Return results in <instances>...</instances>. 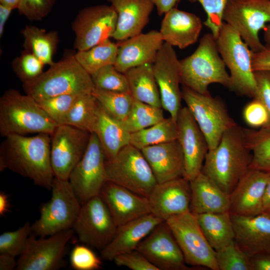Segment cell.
Segmentation results:
<instances>
[{
    "label": "cell",
    "instance_id": "obj_7",
    "mask_svg": "<svg viewBox=\"0 0 270 270\" xmlns=\"http://www.w3.org/2000/svg\"><path fill=\"white\" fill-rule=\"evenodd\" d=\"M50 200L40 208V216L32 225L31 234L46 237L72 228L82 204L68 180L54 178Z\"/></svg>",
    "mask_w": 270,
    "mask_h": 270
},
{
    "label": "cell",
    "instance_id": "obj_59",
    "mask_svg": "<svg viewBox=\"0 0 270 270\" xmlns=\"http://www.w3.org/2000/svg\"><path fill=\"white\" fill-rule=\"evenodd\" d=\"M264 32V39L266 42V47L270 49V24L266 27Z\"/></svg>",
    "mask_w": 270,
    "mask_h": 270
},
{
    "label": "cell",
    "instance_id": "obj_21",
    "mask_svg": "<svg viewBox=\"0 0 270 270\" xmlns=\"http://www.w3.org/2000/svg\"><path fill=\"white\" fill-rule=\"evenodd\" d=\"M270 172L250 168L230 194V214L252 216L262 213V200Z\"/></svg>",
    "mask_w": 270,
    "mask_h": 270
},
{
    "label": "cell",
    "instance_id": "obj_25",
    "mask_svg": "<svg viewBox=\"0 0 270 270\" xmlns=\"http://www.w3.org/2000/svg\"><path fill=\"white\" fill-rule=\"evenodd\" d=\"M158 184L184 176V162L177 140L142 148Z\"/></svg>",
    "mask_w": 270,
    "mask_h": 270
},
{
    "label": "cell",
    "instance_id": "obj_19",
    "mask_svg": "<svg viewBox=\"0 0 270 270\" xmlns=\"http://www.w3.org/2000/svg\"><path fill=\"white\" fill-rule=\"evenodd\" d=\"M177 140L182 148L184 162V177L189 181L200 172L209 150L207 140L186 106L182 107L176 121Z\"/></svg>",
    "mask_w": 270,
    "mask_h": 270
},
{
    "label": "cell",
    "instance_id": "obj_40",
    "mask_svg": "<svg viewBox=\"0 0 270 270\" xmlns=\"http://www.w3.org/2000/svg\"><path fill=\"white\" fill-rule=\"evenodd\" d=\"M215 252L219 270H252L250 257L238 247L234 240Z\"/></svg>",
    "mask_w": 270,
    "mask_h": 270
},
{
    "label": "cell",
    "instance_id": "obj_1",
    "mask_svg": "<svg viewBox=\"0 0 270 270\" xmlns=\"http://www.w3.org/2000/svg\"><path fill=\"white\" fill-rule=\"evenodd\" d=\"M50 135L12 134L0 146V172L9 170L39 186L51 190L54 178L50 161Z\"/></svg>",
    "mask_w": 270,
    "mask_h": 270
},
{
    "label": "cell",
    "instance_id": "obj_14",
    "mask_svg": "<svg viewBox=\"0 0 270 270\" xmlns=\"http://www.w3.org/2000/svg\"><path fill=\"white\" fill-rule=\"evenodd\" d=\"M90 134L67 124L56 128L50 136V161L54 178L68 180L86 150Z\"/></svg>",
    "mask_w": 270,
    "mask_h": 270
},
{
    "label": "cell",
    "instance_id": "obj_12",
    "mask_svg": "<svg viewBox=\"0 0 270 270\" xmlns=\"http://www.w3.org/2000/svg\"><path fill=\"white\" fill-rule=\"evenodd\" d=\"M118 226L100 196L84 203L72 229L79 240L102 251L112 240Z\"/></svg>",
    "mask_w": 270,
    "mask_h": 270
},
{
    "label": "cell",
    "instance_id": "obj_53",
    "mask_svg": "<svg viewBox=\"0 0 270 270\" xmlns=\"http://www.w3.org/2000/svg\"><path fill=\"white\" fill-rule=\"evenodd\" d=\"M156 8L158 16H162L175 8L181 0H151Z\"/></svg>",
    "mask_w": 270,
    "mask_h": 270
},
{
    "label": "cell",
    "instance_id": "obj_46",
    "mask_svg": "<svg viewBox=\"0 0 270 270\" xmlns=\"http://www.w3.org/2000/svg\"><path fill=\"white\" fill-rule=\"evenodd\" d=\"M72 267L76 270H97L102 264L100 259L88 246L76 245L70 257Z\"/></svg>",
    "mask_w": 270,
    "mask_h": 270
},
{
    "label": "cell",
    "instance_id": "obj_48",
    "mask_svg": "<svg viewBox=\"0 0 270 270\" xmlns=\"http://www.w3.org/2000/svg\"><path fill=\"white\" fill-rule=\"evenodd\" d=\"M243 116L248 126L254 128L265 126L269 120L266 108L261 102L255 98L245 106Z\"/></svg>",
    "mask_w": 270,
    "mask_h": 270
},
{
    "label": "cell",
    "instance_id": "obj_31",
    "mask_svg": "<svg viewBox=\"0 0 270 270\" xmlns=\"http://www.w3.org/2000/svg\"><path fill=\"white\" fill-rule=\"evenodd\" d=\"M124 74L134 100L162 108L152 64H145L130 68Z\"/></svg>",
    "mask_w": 270,
    "mask_h": 270
},
{
    "label": "cell",
    "instance_id": "obj_43",
    "mask_svg": "<svg viewBox=\"0 0 270 270\" xmlns=\"http://www.w3.org/2000/svg\"><path fill=\"white\" fill-rule=\"evenodd\" d=\"M31 224L26 222L18 230L0 235V254L16 257L24 251L28 239L32 234Z\"/></svg>",
    "mask_w": 270,
    "mask_h": 270
},
{
    "label": "cell",
    "instance_id": "obj_38",
    "mask_svg": "<svg viewBox=\"0 0 270 270\" xmlns=\"http://www.w3.org/2000/svg\"><path fill=\"white\" fill-rule=\"evenodd\" d=\"M164 118L162 108L134 99L128 116L121 122L124 128L132 134L150 127Z\"/></svg>",
    "mask_w": 270,
    "mask_h": 270
},
{
    "label": "cell",
    "instance_id": "obj_20",
    "mask_svg": "<svg viewBox=\"0 0 270 270\" xmlns=\"http://www.w3.org/2000/svg\"><path fill=\"white\" fill-rule=\"evenodd\" d=\"M150 213L163 221L190 211V182L184 176L157 184L148 197Z\"/></svg>",
    "mask_w": 270,
    "mask_h": 270
},
{
    "label": "cell",
    "instance_id": "obj_13",
    "mask_svg": "<svg viewBox=\"0 0 270 270\" xmlns=\"http://www.w3.org/2000/svg\"><path fill=\"white\" fill-rule=\"evenodd\" d=\"M106 158L96 134L92 133L86 150L72 170L68 180L82 205L99 196L106 181Z\"/></svg>",
    "mask_w": 270,
    "mask_h": 270
},
{
    "label": "cell",
    "instance_id": "obj_11",
    "mask_svg": "<svg viewBox=\"0 0 270 270\" xmlns=\"http://www.w3.org/2000/svg\"><path fill=\"white\" fill-rule=\"evenodd\" d=\"M166 222L187 264L219 270L216 252L206 239L196 214L188 211L172 216Z\"/></svg>",
    "mask_w": 270,
    "mask_h": 270
},
{
    "label": "cell",
    "instance_id": "obj_52",
    "mask_svg": "<svg viewBox=\"0 0 270 270\" xmlns=\"http://www.w3.org/2000/svg\"><path fill=\"white\" fill-rule=\"evenodd\" d=\"M252 270H270V253H261L250 257Z\"/></svg>",
    "mask_w": 270,
    "mask_h": 270
},
{
    "label": "cell",
    "instance_id": "obj_28",
    "mask_svg": "<svg viewBox=\"0 0 270 270\" xmlns=\"http://www.w3.org/2000/svg\"><path fill=\"white\" fill-rule=\"evenodd\" d=\"M117 14L112 38L122 41L142 33L149 22L154 4L151 0H108Z\"/></svg>",
    "mask_w": 270,
    "mask_h": 270
},
{
    "label": "cell",
    "instance_id": "obj_47",
    "mask_svg": "<svg viewBox=\"0 0 270 270\" xmlns=\"http://www.w3.org/2000/svg\"><path fill=\"white\" fill-rule=\"evenodd\" d=\"M56 0H20L18 10L30 20H40L51 11Z\"/></svg>",
    "mask_w": 270,
    "mask_h": 270
},
{
    "label": "cell",
    "instance_id": "obj_45",
    "mask_svg": "<svg viewBox=\"0 0 270 270\" xmlns=\"http://www.w3.org/2000/svg\"><path fill=\"white\" fill-rule=\"evenodd\" d=\"M191 2H198L206 14V19L204 24L208 28L214 36L216 38L222 23V14L228 0H188Z\"/></svg>",
    "mask_w": 270,
    "mask_h": 270
},
{
    "label": "cell",
    "instance_id": "obj_2",
    "mask_svg": "<svg viewBox=\"0 0 270 270\" xmlns=\"http://www.w3.org/2000/svg\"><path fill=\"white\" fill-rule=\"evenodd\" d=\"M252 160L244 128L236 124L224 134L216 148L208 150L201 172L230 196L250 169Z\"/></svg>",
    "mask_w": 270,
    "mask_h": 270
},
{
    "label": "cell",
    "instance_id": "obj_42",
    "mask_svg": "<svg viewBox=\"0 0 270 270\" xmlns=\"http://www.w3.org/2000/svg\"><path fill=\"white\" fill-rule=\"evenodd\" d=\"M80 96L63 94L36 100L54 122L62 125L64 124L69 111Z\"/></svg>",
    "mask_w": 270,
    "mask_h": 270
},
{
    "label": "cell",
    "instance_id": "obj_17",
    "mask_svg": "<svg viewBox=\"0 0 270 270\" xmlns=\"http://www.w3.org/2000/svg\"><path fill=\"white\" fill-rule=\"evenodd\" d=\"M162 106L174 121L181 108L182 99L180 62L174 47L164 42L152 64Z\"/></svg>",
    "mask_w": 270,
    "mask_h": 270
},
{
    "label": "cell",
    "instance_id": "obj_51",
    "mask_svg": "<svg viewBox=\"0 0 270 270\" xmlns=\"http://www.w3.org/2000/svg\"><path fill=\"white\" fill-rule=\"evenodd\" d=\"M252 66L254 72L270 71V49L266 47L262 50L252 52Z\"/></svg>",
    "mask_w": 270,
    "mask_h": 270
},
{
    "label": "cell",
    "instance_id": "obj_3",
    "mask_svg": "<svg viewBox=\"0 0 270 270\" xmlns=\"http://www.w3.org/2000/svg\"><path fill=\"white\" fill-rule=\"evenodd\" d=\"M58 125L32 96L10 89L0 98V134H46L52 135Z\"/></svg>",
    "mask_w": 270,
    "mask_h": 270
},
{
    "label": "cell",
    "instance_id": "obj_49",
    "mask_svg": "<svg viewBox=\"0 0 270 270\" xmlns=\"http://www.w3.org/2000/svg\"><path fill=\"white\" fill-rule=\"evenodd\" d=\"M113 260L118 266H125L132 270H158L136 250L119 254Z\"/></svg>",
    "mask_w": 270,
    "mask_h": 270
},
{
    "label": "cell",
    "instance_id": "obj_27",
    "mask_svg": "<svg viewBox=\"0 0 270 270\" xmlns=\"http://www.w3.org/2000/svg\"><path fill=\"white\" fill-rule=\"evenodd\" d=\"M164 15L160 30L164 42L183 49L198 41L202 26L200 17L176 8Z\"/></svg>",
    "mask_w": 270,
    "mask_h": 270
},
{
    "label": "cell",
    "instance_id": "obj_54",
    "mask_svg": "<svg viewBox=\"0 0 270 270\" xmlns=\"http://www.w3.org/2000/svg\"><path fill=\"white\" fill-rule=\"evenodd\" d=\"M15 256L5 254H0V270H12L16 269L17 260Z\"/></svg>",
    "mask_w": 270,
    "mask_h": 270
},
{
    "label": "cell",
    "instance_id": "obj_32",
    "mask_svg": "<svg viewBox=\"0 0 270 270\" xmlns=\"http://www.w3.org/2000/svg\"><path fill=\"white\" fill-rule=\"evenodd\" d=\"M206 239L215 250L234 240V232L229 212L196 214Z\"/></svg>",
    "mask_w": 270,
    "mask_h": 270
},
{
    "label": "cell",
    "instance_id": "obj_57",
    "mask_svg": "<svg viewBox=\"0 0 270 270\" xmlns=\"http://www.w3.org/2000/svg\"><path fill=\"white\" fill-rule=\"evenodd\" d=\"M8 196L4 192L0 193V215L4 216L9 210Z\"/></svg>",
    "mask_w": 270,
    "mask_h": 270
},
{
    "label": "cell",
    "instance_id": "obj_50",
    "mask_svg": "<svg viewBox=\"0 0 270 270\" xmlns=\"http://www.w3.org/2000/svg\"><path fill=\"white\" fill-rule=\"evenodd\" d=\"M254 74L256 88L254 98L261 102L266 108L269 120L264 128H270V71L257 70Z\"/></svg>",
    "mask_w": 270,
    "mask_h": 270
},
{
    "label": "cell",
    "instance_id": "obj_37",
    "mask_svg": "<svg viewBox=\"0 0 270 270\" xmlns=\"http://www.w3.org/2000/svg\"><path fill=\"white\" fill-rule=\"evenodd\" d=\"M246 144L252 153L250 168L270 172V128H244Z\"/></svg>",
    "mask_w": 270,
    "mask_h": 270
},
{
    "label": "cell",
    "instance_id": "obj_36",
    "mask_svg": "<svg viewBox=\"0 0 270 270\" xmlns=\"http://www.w3.org/2000/svg\"><path fill=\"white\" fill-rule=\"evenodd\" d=\"M99 106L92 93L80 96L69 111L64 124L92 133Z\"/></svg>",
    "mask_w": 270,
    "mask_h": 270
},
{
    "label": "cell",
    "instance_id": "obj_26",
    "mask_svg": "<svg viewBox=\"0 0 270 270\" xmlns=\"http://www.w3.org/2000/svg\"><path fill=\"white\" fill-rule=\"evenodd\" d=\"M162 221L150 213L118 226L112 240L100 251L102 258L112 261L119 254L136 250L138 244Z\"/></svg>",
    "mask_w": 270,
    "mask_h": 270
},
{
    "label": "cell",
    "instance_id": "obj_15",
    "mask_svg": "<svg viewBox=\"0 0 270 270\" xmlns=\"http://www.w3.org/2000/svg\"><path fill=\"white\" fill-rule=\"evenodd\" d=\"M117 14L111 5L100 4L81 10L72 28L78 51L88 50L112 38L117 23Z\"/></svg>",
    "mask_w": 270,
    "mask_h": 270
},
{
    "label": "cell",
    "instance_id": "obj_41",
    "mask_svg": "<svg viewBox=\"0 0 270 270\" xmlns=\"http://www.w3.org/2000/svg\"><path fill=\"white\" fill-rule=\"evenodd\" d=\"M94 88L112 92H130L124 73L118 70L114 64L104 66L91 75Z\"/></svg>",
    "mask_w": 270,
    "mask_h": 270
},
{
    "label": "cell",
    "instance_id": "obj_10",
    "mask_svg": "<svg viewBox=\"0 0 270 270\" xmlns=\"http://www.w3.org/2000/svg\"><path fill=\"white\" fill-rule=\"evenodd\" d=\"M222 20L239 34L252 52L266 48L258 34L270 22V0H228Z\"/></svg>",
    "mask_w": 270,
    "mask_h": 270
},
{
    "label": "cell",
    "instance_id": "obj_29",
    "mask_svg": "<svg viewBox=\"0 0 270 270\" xmlns=\"http://www.w3.org/2000/svg\"><path fill=\"white\" fill-rule=\"evenodd\" d=\"M190 211L194 214L229 212L230 196L208 176L200 172L190 181Z\"/></svg>",
    "mask_w": 270,
    "mask_h": 270
},
{
    "label": "cell",
    "instance_id": "obj_18",
    "mask_svg": "<svg viewBox=\"0 0 270 270\" xmlns=\"http://www.w3.org/2000/svg\"><path fill=\"white\" fill-rule=\"evenodd\" d=\"M136 250L158 270H188L182 252L166 221L159 224L138 244Z\"/></svg>",
    "mask_w": 270,
    "mask_h": 270
},
{
    "label": "cell",
    "instance_id": "obj_58",
    "mask_svg": "<svg viewBox=\"0 0 270 270\" xmlns=\"http://www.w3.org/2000/svg\"><path fill=\"white\" fill-rule=\"evenodd\" d=\"M20 0H0V4L9 6L14 10L18 9Z\"/></svg>",
    "mask_w": 270,
    "mask_h": 270
},
{
    "label": "cell",
    "instance_id": "obj_30",
    "mask_svg": "<svg viewBox=\"0 0 270 270\" xmlns=\"http://www.w3.org/2000/svg\"><path fill=\"white\" fill-rule=\"evenodd\" d=\"M92 133L98 138L106 160H112L124 147L130 144V133L121 121L109 114L100 104Z\"/></svg>",
    "mask_w": 270,
    "mask_h": 270
},
{
    "label": "cell",
    "instance_id": "obj_35",
    "mask_svg": "<svg viewBox=\"0 0 270 270\" xmlns=\"http://www.w3.org/2000/svg\"><path fill=\"white\" fill-rule=\"evenodd\" d=\"M118 51V43L107 40L88 50L74 54L82 67L91 76L102 68L115 64Z\"/></svg>",
    "mask_w": 270,
    "mask_h": 270
},
{
    "label": "cell",
    "instance_id": "obj_22",
    "mask_svg": "<svg viewBox=\"0 0 270 270\" xmlns=\"http://www.w3.org/2000/svg\"><path fill=\"white\" fill-rule=\"evenodd\" d=\"M100 196L107 206L117 226L150 213L147 197L106 181Z\"/></svg>",
    "mask_w": 270,
    "mask_h": 270
},
{
    "label": "cell",
    "instance_id": "obj_34",
    "mask_svg": "<svg viewBox=\"0 0 270 270\" xmlns=\"http://www.w3.org/2000/svg\"><path fill=\"white\" fill-rule=\"evenodd\" d=\"M176 122L171 117L130 134V144L138 149L177 140Z\"/></svg>",
    "mask_w": 270,
    "mask_h": 270
},
{
    "label": "cell",
    "instance_id": "obj_56",
    "mask_svg": "<svg viewBox=\"0 0 270 270\" xmlns=\"http://www.w3.org/2000/svg\"><path fill=\"white\" fill-rule=\"evenodd\" d=\"M262 212L270 214V176L264 190L262 200Z\"/></svg>",
    "mask_w": 270,
    "mask_h": 270
},
{
    "label": "cell",
    "instance_id": "obj_33",
    "mask_svg": "<svg viewBox=\"0 0 270 270\" xmlns=\"http://www.w3.org/2000/svg\"><path fill=\"white\" fill-rule=\"evenodd\" d=\"M24 47L36 56L44 64L52 65L53 56L58 42L56 32L46 30L34 26H26L22 31Z\"/></svg>",
    "mask_w": 270,
    "mask_h": 270
},
{
    "label": "cell",
    "instance_id": "obj_9",
    "mask_svg": "<svg viewBox=\"0 0 270 270\" xmlns=\"http://www.w3.org/2000/svg\"><path fill=\"white\" fill-rule=\"evenodd\" d=\"M182 99L207 140L209 150L216 148L224 134L236 124L219 98L202 94L182 86Z\"/></svg>",
    "mask_w": 270,
    "mask_h": 270
},
{
    "label": "cell",
    "instance_id": "obj_23",
    "mask_svg": "<svg viewBox=\"0 0 270 270\" xmlns=\"http://www.w3.org/2000/svg\"><path fill=\"white\" fill-rule=\"evenodd\" d=\"M234 240L250 257L258 254L270 253V214L252 216L230 214Z\"/></svg>",
    "mask_w": 270,
    "mask_h": 270
},
{
    "label": "cell",
    "instance_id": "obj_44",
    "mask_svg": "<svg viewBox=\"0 0 270 270\" xmlns=\"http://www.w3.org/2000/svg\"><path fill=\"white\" fill-rule=\"evenodd\" d=\"M44 64L32 52L24 50L16 58L13 64L14 70L23 84L32 82L43 72Z\"/></svg>",
    "mask_w": 270,
    "mask_h": 270
},
{
    "label": "cell",
    "instance_id": "obj_24",
    "mask_svg": "<svg viewBox=\"0 0 270 270\" xmlns=\"http://www.w3.org/2000/svg\"><path fill=\"white\" fill-rule=\"evenodd\" d=\"M164 42L160 31L152 30L140 33L118 42L116 60L114 66L124 73L130 68L153 64Z\"/></svg>",
    "mask_w": 270,
    "mask_h": 270
},
{
    "label": "cell",
    "instance_id": "obj_8",
    "mask_svg": "<svg viewBox=\"0 0 270 270\" xmlns=\"http://www.w3.org/2000/svg\"><path fill=\"white\" fill-rule=\"evenodd\" d=\"M106 172L107 181L147 198L158 184L141 150L130 144L112 160H106Z\"/></svg>",
    "mask_w": 270,
    "mask_h": 270
},
{
    "label": "cell",
    "instance_id": "obj_6",
    "mask_svg": "<svg viewBox=\"0 0 270 270\" xmlns=\"http://www.w3.org/2000/svg\"><path fill=\"white\" fill-rule=\"evenodd\" d=\"M216 41L220 54L230 70L229 89L240 96L254 98L256 84L252 66V52L239 34L224 22Z\"/></svg>",
    "mask_w": 270,
    "mask_h": 270
},
{
    "label": "cell",
    "instance_id": "obj_55",
    "mask_svg": "<svg viewBox=\"0 0 270 270\" xmlns=\"http://www.w3.org/2000/svg\"><path fill=\"white\" fill-rule=\"evenodd\" d=\"M14 10L11 7L0 4V36H2L5 24Z\"/></svg>",
    "mask_w": 270,
    "mask_h": 270
},
{
    "label": "cell",
    "instance_id": "obj_39",
    "mask_svg": "<svg viewBox=\"0 0 270 270\" xmlns=\"http://www.w3.org/2000/svg\"><path fill=\"white\" fill-rule=\"evenodd\" d=\"M92 94L109 114L120 121L124 120L128 116L134 100L130 92L94 88Z\"/></svg>",
    "mask_w": 270,
    "mask_h": 270
},
{
    "label": "cell",
    "instance_id": "obj_5",
    "mask_svg": "<svg viewBox=\"0 0 270 270\" xmlns=\"http://www.w3.org/2000/svg\"><path fill=\"white\" fill-rule=\"evenodd\" d=\"M26 94L38 100L63 94L84 95L94 89L91 76L74 56L54 62L34 80L23 84Z\"/></svg>",
    "mask_w": 270,
    "mask_h": 270
},
{
    "label": "cell",
    "instance_id": "obj_16",
    "mask_svg": "<svg viewBox=\"0 0 270 270\" xmlns=\"http://www.w3.org/2000/svg\"><path fill=\"white\" fill-rule=\"evenodd\" d=\"M72 228L37 238L30 234L17 260V270H56L62 265L66 246L74 235Z\"/></svg>",
    "mask_w": 270,
    "mask_h": 270
},
{
    "label": "cell",
    "instance_id": "obj_4",
    "mask_svg": "<svg viewBox=\"0 0 270 270\" xmlns=\"http://www.w3.org/2000/svg\"><path fill=\"white\" fill-rule=\"evenodd\" d=\"M216 38L212 33L204 34L195 51L180 60L181 84L202 94H209L212 84L229 88L230 76L220 56Z\"/></svg>",
    "mask_w": 270,
    "mask_h": 270
}]
</instances>
